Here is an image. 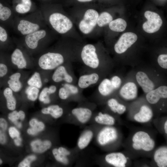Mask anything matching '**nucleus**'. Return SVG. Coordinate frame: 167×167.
Returning <instances> with one entry per match:
<instances>
[{"mask_svg": "<svg viewBox=\"0 0 167 167\" xmlns=\"http://www.w3.org/2000/svg\"><path fill=\"white\" fill-rule=\"evenodd\" d=\"M49 21L52 28L58 32L64 34L70 31L73 27V23L67 16L59 12L51 14Z\"/></svg>", "mask_w": 167, "mask_h": 167, "instance_id": "nucleus-1", "label": "nucleus"}, {"mask_svg": "<svg viewBox=\"0 0 167 167\" xmlns=\"http://www.w3.org/2000/svg\"><path fill=\"white\" fill-rule=\"evenodd\" d=\"M99 15L97 11L93 9L86 11L79 23V29L82 33L87 35L92 32L97 24Z\"/></svg>", "mask_w": 167, "mask_h": 167, "instance_id": "nucleus-2", "label": "nucleus"}, {"mask_svg": "<svg viewBox=\"0 0 167 167\" xmlns=\"http://www.w3.org/2000/svg\"><path fill=\"white\" fill-rule=\"evenodd\" d=\"M64 62V58L62 54L48 52L40 57L38 60V64L43 69L50 70L60 66Z\"/></svg>", "mask_w": 167, "mask_h": 167, "instance_id": "nucleus-3", "label": "nucleus"}, {"mask_svg": "<svg viewBox=\"0 0 167 167\" xmlns=\"http://www.w3.org/2000/svg\"><path fill=\"white\" fill-rule=\"evenodd\" d=\"M81 56L86 66L93 69L97 68L99 66L100 61L94 45L90 44L85 45L82 50Z\"/></svg>", "mask_w": 167, "mask_h": 167, "instance_id": "nucleus-4", "label": "nucleus"}, {"mask_svg": "<svg viewBox=\"0 0 167 167\" xmlns=\"http://www.w3.org/2000/svg\"><path fill=\"white\" fill-rule=\"evenodd\" d=\"M122 83V80L120 76L114 75L110 79L105 78L102 80L99 85L98 90L101 94L106 96L119 89Z\"/></svg>", "mask_w": 167, "mask_h": 167, "instance_id": "nucleus-5", "label": "nucleus"}, {"mask_svg": "<svg viewBox=\"0 0 167 167\" xmlns=\"http://www.w3.org/2000/svg\"><path fill=\"white\" fill-rule=\"evenodd\" d=\"M144 16L148 20L143 25V29L145 32L152 33L159 30L163 21L158 14L148 11L145 12Z\"/></svg>", "mask_w": 167, "mask_h": 167, "instance_id": "nucleus-6", "label": "nucleus"}, {"mask_svg": "<svg viewBox=\"0 0 167 167\" xmlns=\"http://www.w3.org/2000/svg\"><path fill=\"white\" fill-rule=\"evenodd\" d=\"M137 36L134 33L127 32L122 34L114 46V49L118 54L126 52L137 41Z\"/></svg>", "mask_w": 167, "mask_h": 167, "instance_id": "nucleus-7", "label": "nucleus"}, {"mask_svg": "<svg viewBox=\"0 0 167 167\" xmlns=\"http://www.w3.org/2000/svg\"><path fill=\"white\" fill-rule=\"evenodd\" d=\"M135 77L137 83L145 93H147L156 88L155 82L146 71H138Z\"/></svg>", "mask_w": 167, "mask_h": 167, "instance_id": "nucleus-8", "label": "nucleus"}, {"mask_svg": "<svg viewBox=\"0 0 167 167\" xmlns=\"http://www.w3.org/2000/svg\"><path fill=\"white\" fill-rule=\"evenodd\" d=\"M119 89L120 95L125 100H134L137 96L138 87L136 84L133 81L126 82L121 86Z\"/></svg>", "mask_w": 167, "mask_h": 167, "instance_id": "nucleus-9", "label": "nucleus"}, {"mask_svg": "<svg viewBox=\"0 0 167 167\" xmlns=\"http://www.w3.org/2000/svg\"><path fill=\"white\" fill-rule=\"evenodd\" d=\"M146 98L150 104H156L161 98H167V86L162 85L146 93Z\"/></svg>", "mask_w": 167, "mask_h": 167, "instance_id": "nucleus-10", "label": "nucleus"}, {"mask_svg": "<svg viewBox=\"0 0 167 167\" xmlns=\"http://www.w3.org/2000/svg\"><path fill=\"white\" fill-rule=\"evenodd\" d=\"M46 31L43 29L38 30L26 36L25 42L30 48L34 49L38 46L39 41L44 38L46 36Z\"/></svg>", "mask_w": 167, "mask_h": 167, "instance_id": "nucleus-11", "label": "nucleus"}, {"mask_svg": "<svg viewBox=\"0 0 167 167\" xmlns=\"http://www.w3.org/2000/svg\"><path fill=\"white\" fill-rule=\"evenodd\" d=\"M117 137V131L114 128L107 127L100 132L98 136V140L101 145H104L115 140Z\"/></svg>", "mask_w": 167, "mask_h": 167, "instance_id": "nucleus-12", "label": "nucleus"}, {"mask_svg": "<svg viewBox=\"0 0 167 167\" xmlns=\"http://www.w3.org/2000/svg\"><path fill=\"white\" fill-rule=\"evenodd\" d=\"M52 79L55 82H59L63 80L68 83L72 82V77L67 73L65 67L60 66L57 67L54 72L52 77Z\"/></svg>", "mask_w": 167, "mask_h": 167, "instance_id": "nucleus-13", "label": "nucleus"}, {"mask_svg": "<svg viewBox=\"0 0 167 167\" xmlns=\"http://www.w3.org/2000/svg\"><path fill=\"white\" fill-rule=\"evenodd\" d=\"M39 28L38 24L24 19L20 21L17 27L18 30L23 35H27L36 31Z\"/></svg>", "mask_w": 167, "mask_h": 167, "instance_id": "nucleus-14", "label": "nucleus"}, {"mask_svg": "<svg viewBox=\"0 0 167 167\" xmlns=\"http://www.w3.org/2000/svg\"><path fill=\"white\" fill-rule=\"evenodd\" d=\"M52 143L49 140H41L36 139L32 141L30 143L32 151L36 153H43L49 149L52 146Z\"/></svg>", "mask_w": 167, "mask_h": 167, "instance_id": "nucleus-15", "label": "nucleus"}, {"mask_svg": "<svg viewBox=\"0 0 167 167\" xmlns=\"http://www.w3.org/2000/svg\"><path fill=\"white\" fill-rule=\"evenodd\" d=\"M71 112L78 120L82 123H86L88 122L92 115L91 110L88 108H74L72 110Z\"/></svg>", "mask_w": 167, "mask_h": 167, "instance_id": "nucleus-16", "label": "nucleus"}, {"mask_svg": "<svg viewBox=\"0 0 167 167\" xmlns=\"http://www.w3.org/2000/svg\"><path fill=\"white\" fill-rule=\"evenodd\" d=\"M99 79V76L96 73L83 75L79 78L78 85L80 88H86L91 85L96 83Z\"/></svg>", "mask_w": 167, "mask_h": 167, "instance_id": "nucleus-17", "label": "nucleus"}, {"mask_svg": "<svg viewBox=\"0 0 167 167\" xmlns=\"http://www.w3.org/2000/svg\"><path fill=\"white\" fill-rule=\"evenodd\" d=\"M11 60L13 63L19 69H23L26 67V61L19 49H16L13 51L11 55Z\"/></svg>", "mask_w": 167, "mask_h": 167, "instance_id": "nucleus-18", "label": "nucleus"}, {"mask_svg": "<svg viewBox=\"0 0 167 167\" xmlns=\"http://www.w3.org/2000/svg\"><path fill=\"white\" fill-rule=\"evenodd\" d=\"M21 74L19 72L13 74L10 76L7 83L9 88L13 91L17 92L21 89L22 85L19 80Z\"/></svg>", "mask_w": 167, "mask_h": 167, "instance_id": "nucleus-19", "label": "nucleus"}, {"mask_svg": "<svg viewBox=\"0 0 167 167\" xmlns=\"http://www.w3.org/2000/svg\"><path fill=\"white\" fill-rule=\"evenodd\" d=\"M41 112L44 114H49L54 118L60 117L63 114V109L58 105H52L43 108Z\"/></svg>", "mask_w": 167, "mask_h": 167, "instance_id": "nucleus-20", "label": "nucleus"}, {"mask_svg": "<svg viewBox=\"0 0 167 167\" xmlns=\"http://www.w3.org/2000/svg\"><path fill=\"white\" fill-rule=\"evenodd\" d=\"M93 136L92 132L90 130L85 131L79 139L78 146L80 149L86 148L91 142Z\"/></svg>", "mask_w": 167, "mask_h": 167, "instance_id": "nucleus-21", "label": "nucleus"}, {"mask_svg": "<svg viewBox=\"0 0 167 167\" xmlns=\"http://www.w3.org/2000/svg\"><path fill=\"white\" fill-rule=\"evenodd\" d=\"M3 95L6 100L7 108L14 110L16 108V101L13 95V91L9 88H6L3 91Z\"/></svg>", "mask_w": 167, "mask_h": 167, "instance_id": "nucleus-22", "label": "nucleus"}, {"mask_svg": "<svg viewBox=\"0 0 167 167\" xmlns=\"http://www.w3.org/2000/svg\"><path fill=\"white\" fill-rule=\"evenodd\" d=\"M126 26V22L122 18H118L112 20L109 24L110 29L113 31L117 32L124 31Z\"/></svg>", "mask_w": 167, "mask_h": 167, "instance_id": "nucleus-23", "label": "nucleus"}, {"mask_svg": "<svg viewBox=\"0 0 167 167\" xmlns=\"http://www.w3.org/2000/svg\"><path fill=\"white\" fill-rule=\"evenodd\" d=\"M95 120L98 123L109 125H114L115 122L114 118L112 116L101 112L95 117Z\"/></svg>", "mask_w": 167, "mask_h": 167, "instance_id": "nucleus-24", "label": "nucleus"}, {"mask_svg": "<svg viewBox=\"0 0 167 167\" xmlns=\"http://www.w3.org/2000/svg\"><path fill=\"white\" fill-rule=\"evenodd\" d=\"M108 105L111 110L114 113L122 114L126 110V107L123 105L118 103L115 99L112 98L109 99L107 102Z\"/></svg>", "mask_w": 167, "mask_h": 167, "instance_id": "nucleus-25", "label": "nucleus"}, {"mask_svg": "<svg viewBox=\"0 0 167 167\" xmlns=\"http://www.w3.org/2000/svg\"><path fill=\"white\" fill-rule=\"evenodd\" d=\"M8 124L6 121L3 118H0V144L4 145L7 141L6 131Z\"/></svg>", "mask_w": 167, "mask_h": 167, "instance_id": "nucleus-26", "label": "nucleus"}, {"mask_svg": "<svg viewBox=\"0 0 167 167\" xmlns=\"http://www.w3.org/2000/svg\"><path fill=\"white\" fill-rule=\"evenodd\" d=\"M113 19L112 16L109 13L103 12L99 15L97 24L100 27H103L109 24Z\"/></svg>", "mask_w": 167, "mask_h": 167, "instance_id": "nucleus-27", "label": "nucleus"}, {"mask_svg": "<svg viewBox=\"0 0 167 167\" xmlns=\"http://www.w3.org/2000/svg\"><path fill=\"white\" fill-rule=\"evenodd\" d=\"M29 86L40 88L42 86V83L40 74L37 72H35L27 81Z\"/></svg>", "mask_w": 167, "mask_h": 167, "instance_id": "nucleus-28", "label": "nucleus"}, {"mask_svg": "<svg viewBox=\"0 0 167 167\" xmlns=\"http://www.w3.org/2000/svg\"><path fill=\"white\" fill-rule=\"evenodd\" d=\"M22 3L18 4L15 7L16 11L20 14H24L28 12L32 5L31 0H22Z\"/></svg>", "mask_w": 167, "mask_h": 167, "instance_id": "nucleus-29", "label": "nucleus"}, {"mask_svg": "<svg viewBox=\"0 0 167 167\" xmlns=\"http://www.w3.org/2000/svg\"><path fill=\"white\" fill-rule=\"evenodd\" d=\"M25 92L28 98L30 101H34L38 97L39 90L36 87L29 86L26 88Z\"/></svg>", "mask_w": 167, "mask_h": 167, "instance_id": "nucleus-30", "label": "nucleus"}, {"mask_svg": "<svg viewBox=\"0 0 167 167\" xmlns=\"http://www.w3.org/2000/svg\"><path fill=\"white\" fill-rule=\"evenodd\" d=\"M52 153L55 159L58 161L65 165H67L69 163V160L67 156L60 153L58 148H54L53 149Z\"/></svg>", "mask_w": 167, "mask_h": 167, "instance_id": "nucleus-31", "label": "nucleus"}, {"mask_svg": "<svg viewBox=\"0 0 167 167\" xmlns=\"http://www.w3.org/2000/svg\"><path fill=\"white\" fill-rule=\"evenodd\" d=\"M45 128V125L44 123L42 122L38 121L34 127L28 129L27 132L29 135H35L43 131Z\"/></svg>", "mask_w": 167, "mask_h": 167, "instance_id": "nucleus-32", "label": "nucleus"}, {"mask_svg": "<svg viewBox=\"0 0 167 167\" xmlns=\"http://www.w3.org/2000/svg\"><path fill=\"white\" fill-rule=\"evenodd\" d=\"M11 14V10L7 7L3 6L0 3V19L6 21L9 19Z\"/></svg>", "mask_w": 167, "mask_h": 167, "instance_id": "nucleus-33", "label": "nucleus"}, {"mask_svg": "<svg viewBox=\"0 0 167 167\" xmlns=\"http://www.w3.org/2000/svg\"><path fill=\"white\" fill-rule=\"evenodd\" d=\"M48 88H44L41 91L39 97V100L41 102L45 104L49 103L50 99L49 96Z\"/></svg>", "mask_w": 167, "mask_h": 167, "instance_id": "nucleus-34", "label": "nucleus"}, {"mask_svg": "<svg viewBox=\"0 0 167 167\" xmlns=\"http://www.w3.org/2000/svg\"><path fill=\"white\" fill-rule=\"evenodd\" d=\"M36 157L35 155H32L27 156L21 161L19 164V167H29L31 166V163L35 161Z\"/></svg>", "mask_w": 167, "mask_h": 167, "instance_id": "nucleus-35", "label": "nucleus"}, {"mask_svg": "<svg viewBox=\"0 0 167 167\" xmlns=\"http://www.w3.org/2000/svg\"><path fill=\"white\" fill-rule=\"evenodd\" d=\"M159 66L161 68L165 69H167V55L162 54L159 55L157 59Z\"/></svg>", "mask_w": 167, "mask_h": 167, "instance_id": "nucleus-36", "label": "nucleus"}, {"mask_svg": "<svg viewBox=\"0 0 167 167\" xmlns=\"http://www.w3.org/2000/svg\"><path fill=\"white\" fill-rule=\"evenodd\" d=\"M70 94H71L68 90L64 86L61 88L59 89L58 95L61 99H66Z\"/></svg>", "mask_w": 167, "mask_h": 167, "instance_id": "nucleus-37", "label": "nucleus"}, {"mask_svg": "<svg viewBox=\"0 0 167 167\" xmlns=\"http://www.w3.org/2000/svg\"><path fill=\"white\" fill-rule=\"evenodd\" d=\"M8 118L10 121L17 125V120L19 119V112L16 110L13 111L9 113Z\"/></svg>", "mask_w": 167, "mask_h": 167, "instance_id": "nucleus-38", "label": "nucleus"}, {"mask_svg": "<svg viewBox=\"0 0 167 167\" xmlns=\"http://www.w3.org/2000/svg\"><path fill=\"white\" fill-rule=\"evenodd\" d=\"M8 132L10 137L12 139H14L19 137V132L14 127H10L8 129Z\"/></svg>", "mask_w": 167, "mask_h": 167, "instance_id": "nucleus-39", "label": "nucleus"}, {"mask_svg": "<svg viewBox=\"0 0 167 167\" xmlns=\"http://www.w3.org/2000/svg\"><path fill=\"white\" fill-rule=\"evenodd\" d=\"M63 86L67 89L71 94H75L78 92V88L77 87L73 85L67 83L64 84L63 85Z\"/></svg>", "mask_w": 167, "mask_h": 167, "instance_id": "nucleus-40", "label": "nucleus"}, {"mask_svg": "<svg viewBox=\"0 0 167 167\" xmlns=\"http://www.w3.org/2000/svg\"><path fill=\"white\" fill-rule=\"evenodd\" d=\"M7 34L6 30L0 26V41L2 42L6 41L7 38Z\"/></svg>", "mask_w": 167, "mask_h": 167, "instance_id": "nucleus-41", "label": "nucleus"}, {"mask_svg": "<svg viewBox=\"0 0 167 167\" xmlns=\"http://www.w3.org/2000/svg\"><path fill=\"white\" fill-rule=\"evenodd\" d=\"M8 71L7 67L6 65L0 63V77H2L6 75Z\"/></svg>", "mask_w": 167, "mask_h": 167, "instance_id": "nucleus-42", "label": "nucleus"}, {"mask_svg": "<svg viewBox=\"0 0 167 167\" xmlns=\"http://www.w3.org/2000/svg\"><path fill=\"white\" fill-rule=\"evenodd\" d=\"M58 149V152L64 156H67L71 154L70 152L64 147H61Z\"/></svg>", "mask_w": 167, "mask_h": 167, "instance_id": "nucleus-43", "label": "nucleus"}, {"mask_svg": "<svg viewBox=\"0 0 167 167\" xmlns=\"http://www.w3.org/2000/svg\"><path fill=\"white\" fill-rule=\"evenodd\" d=\"M56 87L54 85H51L48 88V92L49 94H53L56 91Z\"/></svg>", "mask_w": 167, "mask_h": 167, "instance_id": "nucleus-44", "label": "nucleus"}, {"mask_svg": "<svg viewBox=\"0 0 167 167\" xmlns=\"http://www.w3.org/2000/svg\"><path fill=\"white\" fill-rule=\"evenodd\" d=\"M39 121L35 118L32 119L29 121V124L31 127H33L37 124Z\"/></svg>", "mask_w": 167, "mask_h": 167, "instance_id": "nucleus-45", "label": "nucleus"}, {"mask_svg": "<svg viewBox=\"0 0 167 167\" xmlns=\"http://www.w3.org/2000/svg\"><path fill=\"white\" fill-rule=\"evenodd\" d=\"M19 112V119L23 120L25 117V114L24 112L22 110H20Z\"/></svg>", "mask_w": 167, "mask_h": 167, "instance_id": "nucleus-46", "label": "nucleus"}, {"mask_svg": "<svg viewBox=\"0 0 167 167\" xmlns=\"http://www.w3.org/2000/svg\"><path fill=\"white\" fill-rule=\"evenodd\" d=\"M21 139L18 137L16 138L15 139H14V143L15 145L17 146H19L20 145L21 143Z\"/></svg>", "mask_w": 167, "mask_h": 167, "instance_id": "nucleus-47", "label": "nucleus"}, {"mask_svg": "<svg viewBox=\"0 0 167 167\" xmlns=\"http://www.w3.org/2000/svg\"><path fill=\"white\" fill-rule=\"evenodd\" d=\"M164 129L165 130V133L166 134H167V120H166L165 124Z\"/></svg>", "mask_w": 167, "mask_h": 167, "instance_id": "nucleus-48", "label": "nucleus"}, {"mask_svg": "<svg viewBox=\"0 0 167 167\" xmlns=\"http://www.w3.org/2000/svg\"><path fill=\"white\" fill-rule=\"evenodd\" d=\"M79 2H89L92 1V0H77Z\"/></svg>", "mask_w": 167, "mask_h": 167, "instance_id": "nucleus-49", "label": "nucleus"}, {"mask_svg": "<svg viewBox=\"0 0 167 167\" xmlns=\"http://www.w3.org/2000/svg\"><path fill=\"white\" fill-rule=\"evenodd\" d=\"M3 163V161L2 159L0 158V165H2Z\"/></svg>", "mask_w": 167, "mask_h": 167, "instance_id": "nucleus-50", "label": "nucleus"}]
</instances>
